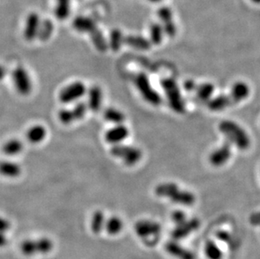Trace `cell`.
I'll return each mask as SVG.
<instances>
[{
	"label": "cell",
	"instance_id": "obj_1",
	"mask_svg": "<svg viewBox=\"0 0 260 259\" xmlns=\"http://www.w3.org/2000/svg\"><path fill=\"white\" fill-rule=\"evenodd\" d=\"M219 130L230 142L236 145L240 149H247L249 147L250 140L247 133L234 121H222L219 125Z\"/></svg>",
	"mask_w": 260,
	"mask_h": 259
},
{
	"label": "cell",
	"instance_id": "obj_2",
	"mask_svg": "<svg viewBox=\"0 0 260 259\" xmlns=\"http://www.w3.org/2000/svg\"><path fill=\"white\" fill-rule=\"evenodd\" d=\"M161 85L165 92L166 97L168 99L169 105L172 109L176 113H183L185 110V106L183 103L182 95L180 88L175 80L171 78H164L161 82Z\"/></svg>",
	"mask_w": 260,
	"mask_h": 259
},
{
	"label": "cell",
	"instance_id": "obj_3",
	"mask_svg": "<svg viewBox=\"0 0 260 259\" xmlns=\"http://www.w3.org/2000/svg\"><path fill=\"white\" fill-rule=\"evenodd\" d=\"M135 83L136 88L139 90L140 94H142V97L144 98L146 101L151 104L153 105H159L162 101L159 94L157 91L154 90L152 87L150 81L148 79V76L145 74H137L135 78Z\"/></svg>",
	"mask_w": 260,
	"mask_h": 259
},
{
	"label": "cell",
	"instance_id": "obj_4",
	"mask_svg": "<svg viewBox=\"0 0 260 259\" xmlns=\"http://www.w3.org/2000/svg\"><path fill=\"white\" fill-rule=\"evenodd\" d=\"M110 153L113 156L122 159L125 164L133 166L142 158V151L136 147H129L125 145H115L111 148Z\"/></svg>",
	"mask_w": 260,
	"mask_h": 259
},
{
	"label": "cell",
	"instance_id": "obj_5",
	"mask_svg": "<svg viewBox=\"0 0 260 259\" xmlns=\"http://www.w3.org/2000/svg\"><path fill=\"white\" fill-rule=\"evenodd\" d=\"M86 93V87L82 82H75L63 88L59 94L62 103L69 104L83 97Z\"/></svg>",
	"mask_w": 260,
	"mask_h": 259
},
{
	"label": "cell",
	"instance_id": "obj_6",
	"mask_svg": "<svg viewBox=\"0 0 260 259\" xmlns=\"http://www.w3.org/2000/svg\"><path fill=\"white\" fill-rule=\"evenodd\" d=\"M13 80L17 91L22 95H27L31 91V81L29 74L22 67L15 68L13 72Z\"/></svg>",
	"mask_w": 260,
	"mask_h": 259
},
{
	"label": "cell",
	"instance_id": "obj_7",
	"mask_svg": "<svg viewBox=\"0 0 260 259\" xmlns=\"http://www.w3.org/2000/svg\"><path fill=\"white\" fill-rule=\"evenodd\" d=\"M135 232L140 238L148 239L158 235L161 233V226L155 221L143 220L136 222Z\"/></svg>",
	"mask_w": 260,
	"mask_h": 259
},
{
	"label": "cell",
	"instance_id": "obj_8",
	"mask_svg": "<svg viewBox=\"0 0 260 259\" xmlns=\"http://www.w3.org/2000/svg\"><path fill=\"white\" fill-rule=\"evenodd\" d=\"M199 227H200V221L197 218H193L184 221L181 225H178L176 228L172 232V237L175 240L185 238L186 236L198 229Z\"/></svg>",
	"mask_w": 260,
	"mask_h": 259
},
{
	"label": "cell",
	"instance_id": "obj_9",
	"mask_svg": "<svg viewBox=\"0 0 260 259\" xmlns=\"http://www.w3.org/2000/svg\"><path fill=\"white\" fill-rule=\"evenodd\" d=\"M40 25L41 21L38 14L35 12L30 13L27 17L24 29L25 38L26 39L27 41H32L38 35Z\"/></svg>",
	"mask_w": 260,
	"mask_h": 259
},
{
	"label": "cell",
	"instance_id": "obj_10",
	"mask_svg": "<svg viewBox=\"0 0 260 259\" xmlns=\"http://www.w3.org/2000/svg\"><path fill=\"white\" fill-rule=\"evenodd\" d=\"M165 250L175 259H195V254L191 251L184 248L175 241H168L165 244Z\"/></svg>",
	"mask_w": 260,
	"mask_h": 259
},
{
	"label": "cell",
	"instance_id": "obj_11",
	"mask_svg": "<svg viewBox=\"0 0 260 259\" xmlns=\"http://www.w3.org/2000/svg\"><path fill=\"white\" fill-rule=\"evenodd\" d=\"M230 144L225 143L223 146L214 151L210 156V162L215 167H220L228 162L231 156Z\"/></svg>",
	"mask_w": 260,
	"mask_h": 259
},
{
	"label": "cell",
	"instance_id": "obj_12",
	"mask_svg": "<svg viewBox=\"0 0 260 259\" xmlns=\"http://www.w3.org/2000/svg\"><path fill=\"white\" fill-rule=\"evenodd\" d=\"M129 135V130L127 127L121 125H117L111 129H109L105 133V140L111 144L117 145L121 141H124L125 139L127 138Z\"/></svg>",
	"mask_w": 260,
	"mask_h": 259
},
{
	"label": "cell",
	"instance_id": "obj_13",
	"mask_svg": "<svg viewBox=\"0 0 260 259\" xmlns=\"http://www.w3.org/2000/svg\"><path fill=\"white\" fill-rule=\"evenodd\" d=\"M73 26L74 29L78 32L89 33V34L97 28L95 21H93L91 18L85 16H78L74 20Z\"/></svg>",
	"mask_w": 260,
	"mask_h": 259
},
{
	"label": "cell",
	"instance_id": "obj_14",
	"mask_svg": "<svg viewBox=\"0 0 260 259\" xmlns=\"http://www.w3.org/2000/svg\"><path fill=\"white\" fill-rule=\"evenodd\" d=\"M102 90L98 86H93L89 91V107L92 111L97 112L100 110L102 104Z\"/></svg>",
	"mask_w": 260,
	"mask_h": 259
},
{
	"label": "cell",
	"instance_id": "obj_15",
	"mask_svg": "<svg viewBox=\"0 0 260 259\" xmlns=\"http://www.w3.org/2000/svg\"><path fill=\"white\" fill-rule=\"evenodd\" d=\"M124 43L137 50H148L151 47V41L139 35H128L125 37Z\"/></svg>",
	"mask_w": 260,
	"mask_h": 259
},
{
	"label": "cell",
	"instance_id": "obj_16",
	"mask_svg": "<svg viewBox=\"0 0 260 259\" xmlns=\"http://www.w3.org/2000/svg\"><path fill=\"white\" fill-rule=\"evenodd\" d=\"M249 94V88L245 82H237L233 86L232 91H231V99L234 102H240L242 100H245Z\"/></svg>",
	"mask_w": 260,
	"mask_h": 259
},
{
	"label": "cell",
	"instance_id": "obj_17",
	"mask_svg": "<svg viewBox=\"0 0 260 259\" xmlns=\"http://www.w3.org/2000/svg\"><path fill=\"white\" fill-rule=\"evenodd\" d=\"M170 200L174 203L181 205V206H190L194 205L195 201V197L192 193L189 191H184L179 189L175 192L174 195L170 198Z\"/></svg>",
	"mask_w": 260,
	"mask_h": 259
},
{
	"label": "cell",
	"instance_id": "obj_18",
	"mask_svg": "<svg viewBox=\"0 0 260 259\" xmlns=\"http://www.w3.org/2000/svg\"><path fill=\"white\" fill-rule=\"evenodd\" d=\"M124 227V223L121 218L118 216H111L105 221L104 229L106 233L110 235H119L122 232Z\"/></svg>",
	"mask_w": 260,
	"mask_h": 259
},
{
	"label": "cell",
	"instance_id": "obj_19",
	"mask_svg": "<svg viewBox=\"0 0 260 259\" xmlns=\"http://www.w3.org/2000/svg\"><path fill=\"white\" fill-rule=\"evenodd\" d=\"M21 173V168L15 162L9 161L0 162V174L3 176L15 178L19 176Z\"/></svg>",
	"mask_w": 260,
	"mask_h": 259
},
{
	"label": "cell",
	"instance_id": "obj_20",
	"mask_svg": "<svg viewBox=\"0 0 260 259\" xmlns=\"http://www.w3.org/2000/svg\"><path fill=\"white\" fill-rule=\"evenodd\" d=\"M231 97L227 95H219L208 102V107L213 111H221L230 105Z\"/></svg>",
	"mask_w": 260,
	"mask_h": 259
},
{
	"label": "cell",
	"instance_id": "obj_21",
	"mask_svg": "<svg viewBox=\"0 0 260 259\" xmlns=\"http://www.w3.org/2000/svg\"><path fill=\"white\" fill-rule=\"evenodd\" d=\"M47 135V130L42 126H34L27 131L26 136L28 141L31 143H39L44 140Z\"/></svg>",
	"mask_w": 260,
	"mask_h": 259
},
{
	"label": "cell",
	"instance_id": "obj_22",
	"mask_svg": "<svg viewBox=\"0 0 260 259\" xmlns=\"http://www.w3.org/2000/svg\"><path fill=\"white\" fill-rule=\"evenodd\" d=\"M90 35H91L90 37H91L92 42L95 48L101 52H104L109 47V43L104 37L103 33L96 28L93 32L90 33Z\"/></svg>",
	"mask_w": 260,
	"mask_h": 259
},
{
	"label": "cell",
	"instance_id": "obj_23",
	"mask_svg": "<svg viewBox=\"0 0 260 259\" xmlns=\"http://www.w3.org/2000/svg\"><path fill=\"white\" fill-rule=\"evenodd\" d=\"M105 221H106L104 220L103 212H95L92 216L91 222H90L92 233L95 234H100L102 232V230L104 229Z\"/></svg>",
	"mask_w": 260,
	"mask_h": 259
},
{
	"label": "cell",
	"instance_id": "obj_24",
	"mask_svg": "<svg viewBox=\"0 0 260 259\" xmlns=\"http://www.w3.org/2000/svg\"><path fill=\"white\" fill-rule=\"evenodd\" d=\"M54 13L58 20L63 21L67 19L70 14V0H56Z\"/></svg>",
	"mask_w": 260,
	"mask_h": 259
},
{
	"label": "cell",
	"instance_id": "obj_25",
	"mask_svg": "<svg viewBox=\"0 0 260 259\" xmlns=\"http://www.w3.org/2000/svg\"><path fill=\"white\" fill-rule=\"evenodd\" d=\"M179 189V187L174 182H164L157 186L155 192L158 196L170 199Z\"/></svg>",
	"mask_w": 260,
	"mask_h": 259
},
{
	"label": "cell",
	"instance_id": "obj_26",
	"mask_svg": "<svg viewBox=\"0 0 260 259\" xmlns=\"http://www.w3.org/2000/svg\"><path fill=\"white\" fill-rule=\"evenodd\" d=\"M164 35V29L161 24L154 23L150 26V41L153 44H161Z\"/></svg>",
	"mask_w": 260,
	"mask_h": 259
},
{
	"label": "cell",
	"instance_id": "obj_27",
	"mask_svg": "<svg viewBox=\"0 0 260 259\" xmlns=\"http://www.w3.org/2000/svg\"><path fill=\"white\" fill-rule=\"evenodd\" d=\"M23 149V144L21 141H19L17 139H12L7 141L6 143H4L3 146V153L6 155L12 156V155H16L18 153H21Z\"/></svg>",
	"mask_w": 260,
	"mask_h": 259
},
{
	"label": "cell",
	"instance_id": "obj_28",
	"mask_svg": "<svg viewBox=\"0 0 260 259\" xmlns=\"http://www.w3.org/2000/svg\"><path fill=\"white\" fill-rule=\"evenodd\" d=\"M104 117L106 121L116 125H121L125 121L124 114L114 108H108L104 112Z\"/></svg>",
	"mask_w": 260,
	"mask_h": 259
},
{
	"label": "cell",
	"instance_id": "obj_29",
	"mask_svg": "<svg viewBox=\"0 0 260 259\" xmlns=\"http://www.w3.org/2000/svg\"><path fill=\"white\" fill-rule=\"evenodd\" d=\"M124 43V37L120 29H113L109 35V47L113 52H118Z\"/></svg>",
	"mask_w": 260,
	"mask_h": 259
},
{
	"label": "cell",
	"instance_id": "obj_30",
	"mask_svg": "<svg viewBox=\"0 0 260 259\" xmlns=\"http://www.w3.org/2000/svg\"><path fill=\"white\" fill-rule=\"evenodd\" d=\"M195 91L199 100L201 101H208L214 92V86L209 82H205L201 85L197 86Z\"/></svg>",
	"mask_w": 260,
	"mask_h": 259
},
{
	"label": "cell",
	"instance_id": "obj_31",
	"mask_svg": "<svg viewBox=\"0 0 260 259\" xmlns=\"http://www.w3.org/2000/svg\"><path fill=\"white\" fill-rule=\"evenodd\" d=\"M205 253L208 259H222V252L216 242L213 241H207L205 246Z\"/></svg>",
	"mask_w": 260,
	"mask_h": 259
},
{
	"label": "cell",
	"instance_id": "obj_32",
	"mask_svg": "<svg viewBox=\"0 0 260 259\" xmlns=\"http://www.w3.org/2000/svg\"><path fill=\"white\" fill-rule=\"evenodd\" d=\"M36 248H37V254H48L53 249V242L51 239L48 237H42V238L36 240Z\"/></svg>",
	"mask_w": 260,
	"mask_h": 259
},
{
	"label": "cell",
	"instance_id": "obj_33",
	"mask_svg": "<svg viewBox=\"0 0 260 259\" xmlns=\"http://www.w3.org/2000/svg\"><path fill=\"white\" fill-rule=\"evenodd\" d=\"M53 32V25L49 20H46L40 25L39 28L38 36L42 41H46L50 38L51 35Z\"/></svg>",
	"mask_w": 260,
	"mask_h": 259
},
{
	"label": "cell",
	"instance_id": "obj_34",
	"mask_svg": "<svg viewBox=\"0 0 260 259\" xmlns=\"http://www.w3.org/2000/svg\"><path fill=\"white\" fill-rule=\"evenodd\" d=\"M21 253L25 256L31 257L37 254V248H36V240H25L21 245Z\"/></svg>",
	"mask_w": 260,
	"mask_h": 259
},
{
	"label": "cell",
	"instance_id": "obj_35",
	"mask_svg": "<svg viewBox=\"0 0 260 259\" xmlns=\"http://www.w3.org/2000/svg\"><path fill=\"white\" fill-rule=\"evenodd\" d=\"M157 16L162 24L173 21V12L169 7L160 8L157 11Z\"/></svg>",
	"mask_w": 260,
	"mask_h": 259
},
{
	"label": "cell",
	"instance_id": "obj_36",
	"mask_svg": "<svg viewBox=\"0 0 260 259\" xmlns=\"http://www.w3.org/2000/svg\"><path fill=\"white\" fill-rule=\"evenodd\" d=\"M72 111L74 113L75 121L81 120L85 115L86 111H87V105L83 102H80V103H78L76 105L74 106V108Z\"/></svg>",
	"mask_w": 260,
	"mask_h": 259
},
{
	"label": "cell",
	"instance_id": "obj_37",
	"mask_svg": "<svg viewBox=\"0 0 260 259\" xmlns=\"http://www.w3.org/2000/svg\"><path fill=\"white\" fill-rule=\"evenodd\" d=\"M58 118H59L60 121L64 125L71 124L73 121H75L74 113L72 110H68V109H62L58 114Z\"/></svg>",
	"mask_w": 260,
	"mask_h": 259
},
{
	"label": "cell",
	"instance_id": "obj_38",
	"mask_svg": "<svg viewBox=\"0 0 260 259\" xmlns=\"http://www.w3.org/2000/svg\"><path fill=\"white\" fill-rule=\"evenodd\" d=\"M162 26H163V29H164L165 35H168L170 37H174L176 35L177 27H176V25H175L174 21L162 24Z\"/></svg>",
	"mask_w": 260,
	"mask_h": 259
},
{
	"label": "cell",
	"instance_id": "obj_39",
	"mask_svg": "<svg viewBox=\"0 0 260 259\" xmlns=\"http://www.w3.org/2000/svg\"><path fill=\"white\" fill-rule=\"evenodd\" d=\"M171 218L172 221H174V223L176 224V226L181 225V224L183 223L184 221H187L185 213L181 211V210H176V211L173 212Z\"/></svg>",
	"mask_w": 260,
	"mask_h": 259
},
{
	"label": "cell",
	"instance_id": "obj_40",
	"mask_svg": "<svg viewBox=\"0 0 260 259\" xmlns=\"http://www.w3.org/2000/svg\"><path fill=\"white\" fill-rule=\"evenodd\" d=\"M216 237L218 240L223 242H229L231 241V235L229 233L224 231H220L218 233H216Z\"/></svg>",
	"mask_w": 260,
	"mask_h": 259
},
{
	"label": "cell",
	"instance_id": "obj_41",
	"mask_svg": "<svg viewBox=\"0 0 260 259\" xmlns=\"http://www.w3.org/2000/svg\"><path fill=\"white\" fill-rule=\"evenodd\" d=\"M9 227H10V224L9 221L0 216V232L3 233H6L7 231L9 229Z\"/></svg>",
	"mask_w": 260,
	"mask_h": 259
},
{
	"label": "cell",
	"instance_id": "obj_42",
	"mask_svg": "<svg viewBox=\"0 0 260 259\" xmlns=\"http://www.w3.org/2000/svg\"><path fill=\"white\" fill-rule=\"evenodd\" d=\"M184 88H185L187 91H195L196 88H197V85L193 81H187L184 83Z\"/></svg>",
	"mask_w": 260,
	"mask_h": 259
},
{
	"label": "cell",
	"instance_id": "obj_43",
	"mask_svg": "<svg viewBox=\"0 0 260 259\" xmlns=\"http://www.w3.org/2000/svg\"><path fill=\"white\" fill-rule=\"evenodd\" d=\"M7 244V237L4 233L0 232V247H3Z\"/></svg>",
	"mask_w": 260,
	"mask_h": 259
},
{
	"label": "cell",
	"instance_id": "obj_44",
	"mask_svg": "<svg viewBox=\"0 0 260 259\" xmlns=\"http://www.w3.org/2000/svg\"><path fill=\"white\" fill-rule=\"evenodd\" d=\"M251 222L254 223V225H260V213L254 215V216H252Z\"/></svg>",
	"mask_w": 260,
	"mask_h": 259
},
{
	"label": "cell",
	"instance_id": "obj_45",
	"mask_svg": "<svg viewBox=\"0 0 260 259\" xmlns=\"http://www.w3.org/2000/svg\"><path fill=\"white\" fill-rule=\"evenodd\" d=\"M4 75H5V71L0 66V80L3 79V78H4Z\"/></svg>",
	"mask_w": 260,
	"mask_h": 259
},
{
	"label": "cell",
	"instance_id": "obj_46",
	"mask_svg": "<svg viewBox=\"0 0 260 259\" xmlns=\"http://www.w3.org/2000/svg\"><path fill=\"white\" fill-rule=\"evenodd\" d=\"M252 2L257 4H260V0H251Z\"/></svg>",
	"mask_w": 260,
	"mask_h": 259
},
{
	"label": "cell",
	"instance_id": "obj_47",
	"mask_svg": "<svg viewBox=\"0 0 260 259\" xmlns=\"http://www.w3.org/2000/svg\"><path fill=\"white\" fill-rule=\"evenodd\" d=\"M149 1H151L153 3H157V2H158L160 0H149Z\"/></svg>",
	"mask_w": 260,
	"mask_h": 259
}]
</instances>
